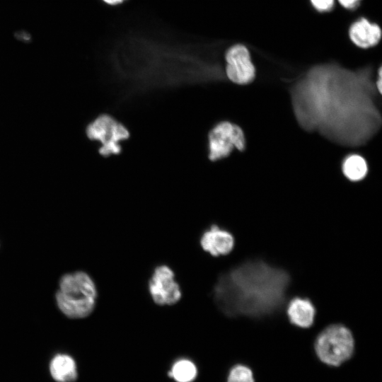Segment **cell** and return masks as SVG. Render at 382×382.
<instances>
[{"label": "cell", "instance_id": "6da1fadb", "mask_svg": "<svg viewBox=\"0 0 382 382\" xmlns=\"http://www.w3.org/2000/svg\"><path fill=\"white\" fill-rule=\"evenodd\" d=\"M371 76V67L352 71L330 63L311 68L292 89L301 125L341 144L366 143L381 124Z\"/></svg>", "mask_w": 382, "mask_h": 382}, {"label": "cell", "instance_id": "7a4b0ae2", "mask_svg": "<svg viewBox=\"0 0 382 382\" xmlns=\"http://www.w3.org/2000/svg\"><path fill=\"white\" fill-rule=\"evenodd\" d=\"M289 277L283 270L260 261H248L221 275L214 299L226 316L261 317L283 304Z\"/></svg>", "mask_w": 382, "mask_h": 382}, {"label": "cell", "instance_id": "3957f363", "mask_svg": "<svg viewBox=\"0 0 382 382\" xmlns=\"http://www.w3.org/2000/svg\"><path fill=\"white\" fill-rule=\"evenodd\" d=\"M96 297L97 290L93 279L86 272H76L61 278L56 301L67 317L82 318L92 313Z\"/></svg>", "mask_w": 382, "mask_h": 382}, {"label": "cell", "instance_id": "277c9868", "mask_svg": "<svg viewBox=\"0 0 382 382\" xmlns=\"http://www.w3.org/2000/svg\"><path fill=\"white\" fill-rule=\"evenodd\" d=\"M354 348V341L351 331L340 324L325 328L315 342V350L320 361L334 366L348 360Z\"/></svg>", "mask_w": 382, "mask_h": 382}, {"label": "cell", "instance_id": "5b68a950", "mask_svg": "<svg viewBox=\"0 0 382 382\" xmlns=\"http://www.w3.org/2000/svg\"><path fill=\"white\" fill-rule=\"evenodd\" d=\"M86 134L90 139L100 144L98 151L104 157L120 154V142L129 137L126 127L107 114L100 115L92 121L87 126Z\"/></svg>", "mask_w": 382, "mask_h": 382}, {"label": "cell", "instance_id": "8992f818", "mask_svg": "<svg viewBox=\"0 0 382 382\" xmlns=\"http://www.w3.org/2000/svg\"><path fill=\"white\" fill-rule=\"evenodd\" d=\"M208 158L216 161L230 155L234 149L241 151L245 148V138L242 129L228 121L219 122L207 136Z\"/></svg>", "mask_w": 382, "mask_h": 382}, {"label": "cell", "instance_id": "52a82bcc", "mask_svg": "<svg viewBox=\"0 0 382 382\" xmlns=\"http://www.w3.org/2000/svg\"><path fill=\"white\" fill-rule=\"evenodd\" d=\"M149 291L152 300L161 306L173 305L182 296L174 272L164 265H158L154 270L149 282Z\"/></svg>", "mask_w": 382, "mask_h": 382}, {"label": "cell", "instance_id": "ba28073f", "mask_svg": "<svg viewBox=\"0 0 382 382\" xmlns=\"http://www.w3.org/2000/svg\"><path fill=\"white\" fill-rule=\"evenodd\" d=\"M225 59L226 74L231 81L245 85L254 80L255 69L245 46L240 44L232 46L226 52Z\"/></svg>", "mask_w": 382, "mask_h": 382}, {"label": "cell", "instance_id": "9c48e42d", "mask_svg": "<svg viewBox=\"0 0 382 382\" xmlns=\"http://www.w3.org/2000/svg\"><path fill=\"white\" fill-rule=\"evenodd\" d=\"M202 248L214 257L228 255L233 249L235 240L231 233L216 225L205 230L200 237Z\"/></svg>", "mask_w": 382, "mask_h": 382}, {"label": "cell", "instance_id": "30bf717a", "mask_svg": "<svg viewBox=\"0 0 382 382\" xmlns=\"http://www.w3.org/2000/svg\"><path fill=\"white\" fill-rule=\"evenodd\" d=\"M349 35L354 45L361 48H369L378 44L381 40L380 27L361 18L352 24Z\"/></svg>", "mask_w": 382, "mask_h": 382}, {"label": "cell", "instance_id": "8fae6325", "mask_svg": "<svg viewBox=\"0 0 382 382\" xmlns=\"http://www.w3.org/2000/svg\"><path fill=\"white\" fill-rule=\"evenodd\" d=\"M286 314L291 324L301 328H308L314 322L316 309L309 299L295 297L289 301Z\"/></svg>", "mask_w": 382, "mask_h": 382}, {"label": "cell", "instance_id": "7c38bea8", "mask_svg": "<svg viewBox=\"0 0 382 382\" xmlns=\"http://www.w3.org/2000/svg\"><path fill=\"white\" fill-rule=\"evenodd\" d=\"M50 371L57 382H72L77 378L76 362L71 356L65 354H58L52 358Z\"/></svg>", "mask_w": 382, "mask_h": 382}, {"label": "cell", "instance_id": "4fadbf2b", "mask_svg": "<svg viewBox=\"0 0 382 382\" xmlns=\"http://www.w3.org/2000/svg\"><path fill=\"white\" fill-rule=\"evenodd\" d=\"M367 171V163L359 155H350L343 161L342 172L345 176L351 181L362 180L366 175Z\"/></svg>", "mask_w": 382, "mask_h": 382}, {"label": "cell", "instance_id": "5bb4252c", "mask_svg": "<svg viewBox=\"0 0 382 382\" xmlns=\"http://www.w3.org/2000/svg\"><path fill=\"white\" fill-rule=\"evenodd\" d=\"M197 373L196 366L189 359H183L173 364L169 374L177 382H192Z\"/></svg>", "mask_w": 382, "mask_h": 382}, {"label": "cell", "instance_id": "9a60e30c", "mask_svg": "<svg viewBox=\"0 0 382 382\" xmlns=\"http://www.w3.org/2000/svg\"><path fill=\"white\" fill-rule=\"evenodd\" d=\"M227 382H255L250 368L238 364L230 371Z\"/></svg>", "mask_w": 382, "mask_h": 382}, {"label": "cell", "instance_id": "2e32d148", "mask_svg": "<svg viewBox=\"0 0 382 382\" xmlns=\"http://www.w3.org/2000/svg\"><path fill=\"white\" fill-rule=\"evenodd\" d=\"M313 7L318 11H330L334 6V0H311Z\"/></svg>", "mask_w": 382, "mask_h": 382}, {"label": "cell", "instance_id": "e0dca14e", "mask_svg": "<svg viewBox=\"0 0 382 382\" xmlns=\"http://www.w3.org/2000/svg\"><path fill=\"white\" fill-rule=\"evenodd\" d=\"M361 0H338L340 4L347 9L354 8Z\"/></svg>", "mask_w": 382, "mask_h": 382}, {"label": "cell", "instance_id": "ac0fdd59", "mask_svg": "<svg viewBox=\"0 0 382 382\" xmlns=\"http://www.w3.org/2000/svg\"><path fill=\"white\" fill-rule=\"evenodd\" d=\"M381 67H380L378 69V77H377V80L376 81V89L377 91H378V93L380 94H381V86H382V83H381V81H382V78H381Z\"/></svg>", "mask_w": 382, "mask_h": 382}, {"label": "cell", "instance_id": "d6986e66", "mask_svg": "<svg viewBox=\"0 0 382 382\" xmlns=\"http://www.w3.org/2000/svg\"><path fill=\"white\" fill-rule=\"evenodd\" d=\"M108 4H116L122 2L123 0H103Z\"/></svg>", "mask_w": 382, "mask_h": 382}]
</instances>
